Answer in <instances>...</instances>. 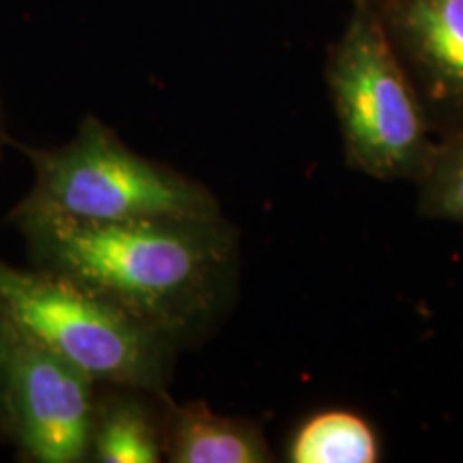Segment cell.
<instances>
[{"mask_svg":"<svg viewBox=\"0 0 463 463\" xmlns=\"http://www.w3.org/2000/svg\"><path fill=\"white\" fill-rule=\"evenodd\" d=\"M7 317L0 309V442L7 439Z\"/></svg>","mask_w":463,"mask_h":463,"instance_id":"8fae6325","label":"cell"},{"mask_svg":"<svg viewBox=\"0 0 463 463\" xmlns=\"http://www.w3.org/2000/svg\"><path fill=\"white\" fill-rule=\"evenodd\" d=\"M0 309L14 326L101 386L167 395L181 347L71 279L0 258Z\"/></svg>","mask_w":463,"mask_h":463,"instance_id":"277c9868","label":"cell"},{"mask_svg":"<svg viewBox=\"0 0 463 463\" xmlns=\"http://www.w3.org/2000/svg\"><path fill=\"white\" fill-rule=\"evenodd\" d=\"M324 78L347 167L375 181L419 183L436 150V129L378 9L354 0Z\"/></svg>","mask_w":463,"mask_h":463,"instance_id":"7a4b0ae2","label":"cell"},{"mask_svg":"<svg viewBox=\"0 0 463 463\" xmlns=\"http://www.w3.org/2000/svg\"><path fill=\"white\" fill-rule=\"evenodd\" d=\"M419 184V213L463 225V129L444 133Z\"/></svg>","mask_w":463,"mask_h":463,"instance_id":"30bf717a","label":"cell"},{"mask_svg":"<svg viewBox=\"0 0 463 463\" xmlns=\"http://www.w3.org/2000/svg\"><path fill=\"white\" fill-rule=\"evenodd\" d=\"M378 14L433 129H463V0H386Z\"/></svg>","mask_w":463,"mask_h":463,"instance_id":"8992f818","label":"cell"},{"mask_svg":"<svg viewBox=\"0 0 463 463\" xmlns=\"http://www.w3.org/2000/svg\"><path fill=\"white\" fill-rule=\"evenodd\" d=\"M167 395L101 386L92 416L90 455L97 463H159L165 459Z\"/></svg>","mask_w":463,"mask_h":463,"instance_id":"ba28073f","label":"cell"},{"mask_svg":"<svg viewBox=\"0 0 463 463\" xmlns=\"http://www.w3.org/2000/svg\"><path fill=\"white\" fill-rule=\"evenodd\" d=\"M7 324V442L33 463L89 461L99 384Z\"/></svg>","mask_w":463,"mask_h":463,"instance_id":"5b68a950","label":"cell"},{"mask_svg":"<svg viewBox=\"0 0 463 463\" xmlns=\"http://www.w3.org/2000/svg\"><path fill=\"white\" fill-rule=\"evenodd\" d=\"M14 140L9 137L7 133V118H5V106H3V97H0V157H3L5 146H11Z\"/></svg>","mask_w":463,"mask_h":463,"instance_id":"7c38bea8","label":"cell"},{"mask_svg":"<svg viewBox=\"0 0 463 463\" xmlns=\"http://www.w3.org/2000/svg\"><path fill=\"white\" fill-rule=\"evenodd\" d=\"M17 146L34 174L31 191L15 206L20 211L90 223L223 215L211 189L136 153L97 116L82 118L58 148Z\"/></svg>","mask_w":463,"mask_h":463,"instance_id":"3957f363","label":"cell"},{"mask_svg":"<svg viewBox=\"0 0 463 463\" xmlns=\"http://www.w3.org/2000/svg\"><path fill=\"white\" fill-rule=\"evenodd\" d=\"M165 461L270 463L269 439L258 420L223 416L204 402L165 399Z\"/></svg>","mask_w":463,"mask_h":463,"instance_id":"52a82bcc","label":"cell"},{"mask_svg":"<svg viewBox=\"0 0 463 463\" xmlns=\"http://www.w3.org/2000/svg\"><path fill=\"white\" fill-rule=\"evenodd\" d=\"M361 3H367V5H372V7H375V9H380L382 5L386 3V0H361Z\"/></svg>","mask_w":463,"mask_h":463,"instance_id":"4fadbf2b","label":"cell"},{"mask_svg":"<svg viewBox=\"0 0 463 463\" xmlns=\"http://www.w3.org/2000/svg\"><path fill=\"white\" fill-rule=\"evenodd\" d=\"M34 269L71 279L181 350L200 345L234 307L241 234L223 215L90 223L14 208Z\"/></svg>","mask_w":463,"mask_h":463,"instance_id":"6da1fadb","label":"cell"},{"mask_svg":"<svg viewBox=\"0 0 463 463\" xmlns=\"http://www.w3.org/2000/svg\"><path fill=\"white\" fill-rule=\"evenodd\" d=\"M380 438L364 416L350 410H322L294 430L286 449L292 463H375Z\"/></svg>","mask_w":463,"mask_h":463,"instance_id":"9c48e42d","label":"cell"}]
</instances>
